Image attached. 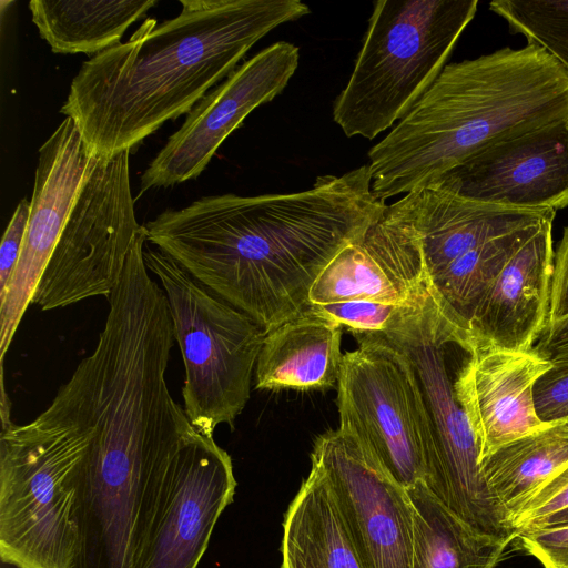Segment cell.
Instances as JSON below:
<instances>
[{"label": "cell", "mask_w": 568, "mask_h": 568, "mask_svg": "<svg viewBox=\"0 0 568 568\" xmlns=\"http://www.w3.org/2000/svg\"><path fill=\"white\" fill-rule=\"evenodd\" d=\"M429 185L497 206L564 209L568 206V119L494 143Z\"/></svg>", "instance_id": "cell-15"}, {"label": "cell", "mask_w": 568, "mask_h": 568, "mask_svg": "<svg viewBox=\"0 0 568 568\" xmlns=\"http://www.w3.org/2000/svg\"><path fill=\"white\" fill-rule=\"evenodd\" d=\"M432 286L418 233L388 205L364 236L343 248L310 292V305L364 300L419 306Z\"/></svg>", "instance_id": "cell-16"}, {"label": "cell", "mask_w": 568, "mask_h": 568, "mask_svg": "<svg viewBox=\"0 0 568 568\" xmlns=\"http://www.w3.org/2000/svg\"><path fill=\"white\" fill-rule=\"evenodd\" d=\"M30 214V201L22 199L4 231L0 246V301L14 274L22 251Z\"/></svg>", "instance_id": "cell-31"}, {"label": "cell", "mask_w": 568, "mask_h": 568, "mask_svg": "<svg viewBox=\"0 0 568 568\" xmlns=\"http://www.w3.org/2000/svg\"><path fill=\"white\" fill-rule=\"evenodd\" d=\"M566 424L568 425V420L566 422Z\"/></svg>", "instance_id": "cell-36"}, {"label": "cell", "mask_w": 568, "mask_h": 568, "mask_svg": "<svg viewBox=\"0 0 568 568\" xmlns=\"http://www.w3.org/2000/svg\"><path fill=\"white\" fill-rule=\"evenodd\" d=\"M235 488L231 456L193 428L145 476L131 568H196Z\"/></svg>", "instance_id": "cell-9"}, {"label": "cell", "mask_w": 568, "mask_h": 568, "mask_svg": "<svg viewBox=\"0 0 568 568\" xmlns=\"http://www.w3.org/2000/svg\"><path fill=\"white\" fill-rule=\"evenodd\" d=\"M343 355L336 405L339 428L353 435L383 470L408 489L425 478L432 433L405 355L381 334H355Z\"/></svg>", "instance_id": "cell-10"}, {"label": "cell", "mask_w": 568, "mask_h": 568, "mask_svg": "<svg viewBox=\"0 0 568 568\" xmlns=\"http://www.w3.org/2000/svg\"><path fill=\"white\" fill-rule=\"evenodd\" d=\"M311 464L327 481L362 567L412 568L414 518L407 490L339 427L316 438Z\"/></svg>", "instance_id": "cell-12"}, {"label": "cell", "mask_w": 568, "mask_h": 568, "mask_svg": "<svg viewBox=\"0 0 568 568\" xmlns=\"http://www.w3.org/2000/svg\"><path fill=\"white\" fill-rule=\"evenodd\" d=\"M181 12L146 19L131 38L84 61L60 112L89 152L132 150L166 121L187 114L283 23L310 13L300 0H180Z\"/></svg>", "instance_id": "cell-2"}, {"label": "cell", "mask_w": 568, "mask_h": 568, "mask_svg": "<svg viewBox=\"0 0 568 568\" xmlns=\"http://www.w3.org/2000/svg\"><path fill=\"white\" fill-rule=\"evenodd\" d=\"M311 307L341 327L348 328L352 335H373L386 333L416 306L352 300Z\"/></svg>", "instance_id": "cell-27"}, {"label": "cell", "mask_w": 568, "mask_h": 568, "mask_svg": "<svg viewBox=\"0 0 568 568\" xmlns=\"http://www.w3.org/2000/svg\"><path fill=\"white\" fill-rule=\"evenodd\" d=\"M406 490L414 518L412 568H497L509 542L474 530L423 481Z\"/></svg>", "instance_id": "cell-23"}, {"label": "cell", "mask_w": 568, "mask_h": 568, "mask_svg": "<svg viewBox=\"0 0 568 568\" xmlns=\"http://www.w3.org/2000/svg\"><path fill=\"white\" fill-rule=\"evenodd\" d=\"M544 568H568V526L519 534L511 541Z\"/></svg>", "instance_id": "cell-30"}, {"label": "cell", "mask_w": 568, "mask_h": 568, "mask_svg": "<svg viewBox=\"0 0 568 568\" xmlns=\"http://www.w3.org/2000/svg\"><path fill=\"white\" fill-rule=\"evenodd\" d=\"M385 209L364 164L301 192L203 196L144 226L149 242L267 333L310 306L322 272Z\"/></svg>", "instance_id": "cell-1"}, {"label": "cell", "mask_w": 568, "mask_h": 568, "mask_svg": "<svg viewBox=\"0 0 568 568\" xmlns=\"http://www.w3.org/2000/svg\"><path fill=\"white\" fill-rule=\"evenodd\" d=\"M97 159L71 118H64L39 149L22 251L0 301V364Z\"/></svg>", "instance_id": "cell-14"}, {"label": "cell", "mask_w": 568, "mask_h": 568, "mask_svg": "<svg viewBox=\"0 0 568 568\" xmlns=\"http://www.w3.org/2000/svg\"><path fill=\"white\" fill-rule=\"evenodd\" d=\"M477 0H377L334 122L347 138L373 140L404 119L434 83Z\"/></svg>", "instance_id": "cell-7"}, {"label": "cell", "mask_w": 568, "mask_h": 568, "mask_svg": "<svg viewBox=\"0 0 568 568\" xmlns=\"http://www.w3.org/2000/svg\"><path fill=\"white\" fill-rule=\"evenodd\" d=\"M489 8L568 74V0H495Z\"/></svg>", "instance_id": "cell-26"}, {"label": "cell", "mask_w": 568, "mask_h": 568, "mask_svg": "<svg viewBox=\"0 0 568 568\" xmlns=\"http://www.w3.org/2000/svg\"><path fill=\"white\" fill-rule=\"evenodd\" d=\"M568 526V508L555 513L548 517H545L530 526H528L523 532L535 531L539 529H548L555 527ZM520 532V534H523ZM519 535V534H518Z\"/></svg>", "instance_id": "cell-34"}, {"label": "cell", "mask_w": 568, "mask_h": 568, "mask_svg": "<svg viewBox=\"0 0 568 568\" xmlns=\"http://www.w3.org/2000/svg\"><path fill=\"white\" fill-rule=\"evenodd\" d=\"M381 335L408 359L420 389L432 433L426 488L474 530L510 544L516 537L510 516L485 480L478 444L455 390L470 352L467 336L444 316L433 294Z\"/></svg>", "instance_id": "cell-6"}, {"label": "cell", "mask_w": 568, "mask_h": 568, "mask_svg": "<svg viewBox=\"0 0 568 568\" xmlns=\"http://www.w3.org/2000/svg\"><path fill=\"white\" fill-rule=\"evenodd\" d=\"M565 119L568 74L539 47L449 63L368 151L372 192L385 202L425 187L494 143Z\"/></svg>", "instance_id": "cell-3"}, {"label": "cell", "mask_w": 568, "mask_h": 568, "mask_svg": "<svg viewBox=\"0 0 568 568\" xmlns=\"http://www.w3.org/2000/svg\"><path fill=\"white\" fill-rule=\"evenodd\" d=\"M130 153L98 158L84 180L32 298L42 311L109 297L134 244L146 234L135 215Z\"/></svg>", "instance_id": "cell-11"}, {"label": "cell", "mask_w": 568, "mask_h": 568, "mask_svg": "<svg viewBox=\"0 0 568 568\" xmlns=\"http://www.w3.org/2000/svg\"><path fill=\"white\" fill-rule=\"evenodd\" d=\"M535 407L544 423L568 420V363L551 364L534 386Z\"/></svg>", "instance_id": "cell-28"}, {"label": "cell", "mask_w": 568, "mask_h": 568, "mask_svg": "<svg viewBox=\"0 0 568 568\" xmlns=\"http://www.w3.org/2000/svg\"><path fill=\"white\" fill-rule=\"evenodd\" d=\"M540 224L489 240L428 275L442 313L467 337L469 325L493 284Z\"/></svg>", "instance_id": "cell-25"}, {"label": "cell", "mask_w": 568, "mask_h": 568, "mask_svg": "<svg viewBox=\"0 0 568 568\" xmlns=\"http://www.w3.org/2000/svg\"><path fill=\"white\" fill-rule=\"evenodd\" d=\"M91 428L73 568H131L145 476L192 429L184 412L143 384L109 381L79 396Z\"/></svg>", "instance_id": "cell-4"}, {"label": "cell", "mask_w": 568, "mask_h": 568, "mask_svg": "<svg viewBox=\"0 0 568 568\" xmlns=\"http://www.w3.org/2000/svg\"><path fill=\"white\" fill-rule=\"evenodd\" d=\"M1 399H0V406H1V409H0V413H1V424H2V428H6L10 425H12L13 423L11 422V418H10V399H9V396L7 395V392H6V387H4V376H3V366H1Z\"/></svg>", "instance_id": "cell-35"}, {"label": "cell", "mask_w": 568, "mask_h": 568, "mask_svg": "<svg viewBox=\"0 0 568 568\" xmlns=\"http://www.w3.org/2000/svg\"><path fill=\"white\" fill-rule=\"evenodd\" d=\"M534 349L551 364L568 363V316L549 323Z\"/></svg>", "instance_id": "cell-33"}, {"label": "cell", "mask_w": 568, "mask_h": 568, "mask_svg": "<svg viewBox=\"0 0 568 568\" xmlns=\"http://www.w3.org/2000/svg\"><path fill=\"white\" fill-rule=\"evenodd\" d=\"M298 61L295 44L277 41L237 65L194 105L153 158L141 175V192L196 179L244 119L284 90Z\"/></svg>", "instance_id": "cell-13"}, {"label": "cell", "mask_w": 568, "mask_h": 568, "mask_svg": "<svg viewBox=\"0 0 568 568\" xmlns=\"http://www.w3.org/2000/svg\"><path fill=\"white\" fill-rule=\"evenodd\" d=\"M282 568H363L315 466L284 516Z\"/></svg>", "instance_id": "cell-21"}, {"label": "cell", "mask_w": 568, "mask_h": 568, "mask_svg": "<svg viewBox=\"0 0 568 568\" xmlns=\"http://www.w3.org/2000/svg\"><path fill=\"white\" fill-rule=\"evenodd\" d=\"M568 464V425L548 427L511 440L480 462L485 480L510 520Z\"/></svg>", "instance_id": "cell-24"}, {"label": "cell", "mask_w": 568, "mask_h": 568, "mask_svg": "<svg viewBox=\"0 0 568 568\" xmlns=\"http://www.w3.org/2000/svg\"><path fill=\"white\" fill-rule=\"evenodd\" d=\"M418 233L428 275L500 235L555 219V211L520 210L460 197L434 185L388 205Z\"/></svg>", "instance_id": "cell-19"}, {"label": "cell", "mask_w": 568, "mask_h": 568, "mask_svg": "<svg viewBox=\"0 0 568 568\" xmlns=\"http://www.w3.org/2000/svg\"><path fill=\"white\" fill-rule=\"evenodd\" d=\"M568 316V225L554 256L548 324Z\"/></svg>", "instance_id": "cell-32"}, {"label": "cell", "mask_w": 568, "mask_h": 568, "mask_svg": "<svg viewBox=\"0 0 568 568\" xmlns=\"http://www.w3.org/2000/svg\"><path fill=\"white\" fill-rule=\"evenodd\" d=\"M143 257L164 291L181 349L184 412L193 428L213 436L245 407L266 332L159 248L144 246Z\"/></svg>", "instance_id": "cell-8"}, {"label": "cell", "mask_w": 568, "mask_h": 568, "mask_svg": "<svg viewBox=\"0 0 568 568\" xmlns=\"http://www.w3.org/2000/svg\"><path fill=\"white\" fill-rule=\"evenodd\" d=\"M342 327L311 305L266 333L255 367V388H337Z\"/></svg>", "instance_id": "cell-20"}, {"label": "cell", "mask_w": 568, "mask_h": 568, "mask_svg": "<svg viewBox=\"0 0 568 568\" xmlns=\"http://www.w3.org/2000/svg\"><path fill=\"white\" fill-rule=\"evenodd\" d=\"M158 0H32L31 19L52 52L97 54L121 42Z\"/></svg>", "instance_id": "cell-22"}, {"label": "cell", "mask_w": 568, "mask_h": 568, "mask_svg": "<svg viewBox=\"0 0 568 568\" xmlns=\"http://www.w3.org/2000/svg\"><path fill=\"white\" fill-rule=\"evenodd\" d=\"M91 428L67 381L32 422L0 435V558L16 568H73Z\"/></svg>", "instance_id": "cell-5"}, {"label": "cell", "mask_w": 568, "mask_h": 568, "mask_svg": "<svg viewBox=\"0 0 568 568\" xmlns=\"http://www.w3.org/2000/svg\"><path fill=\"white\" fill-rule=\"evenodd\" d=\"M550 366L535 349L474 348L466 355L455 390L475 434L480 462L498 447L551 425L540 420L534 399V386Z\"/></svg>", "instance_id": "cell-17"}, {"label": "cell", "mask_w": 568, "mask_h": 568, "mask_svg": "<svg viewBox=\"0 0 568 568\" xmlns=\"http://www.w3.org/2000/svg\"><path fill=\"white\" fill-rule=\"evenodd\" d=\"M552 222L549 219L540 224L485 296L469 325L471 349L534 351L548 325L555 256Z\"/></svg>", "instance_id": "cell-18"}, {"label": "cell", "mask_w": 568, "mask_h": 568, "mask_svg": "<svg viewBox=\"0 0 568 568\" xmlns=\"http://www.w3.org/2000/svg\"><path fill=\"white\" fill-rule=\"evenodd\" d=\"M568 508V464L554 475L513 517L516 536L531 524Z\"/></svg>", "instance_id": "cell-29"}]
</instances>
